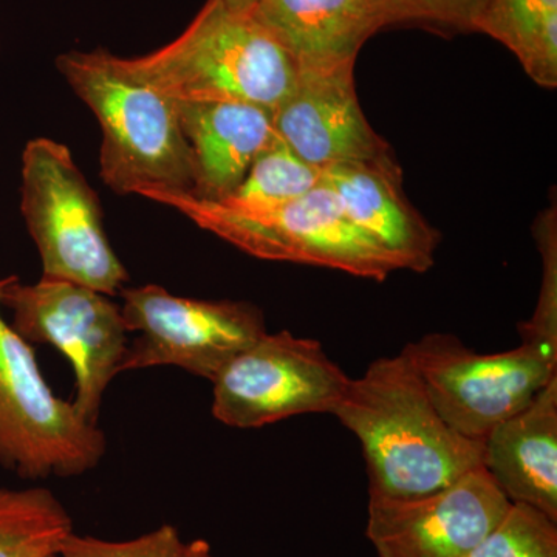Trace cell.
Returning <instances> with one entry per match:
<instances>
[{
	"label": "cell",
	"instance_id": "1",
	"mask_svg": "<svg viewBox=\"0 0 557 557\" xmlns=\"http://www.w3.org/2000/svg\"><path fill=\"white\" fill-rule=\"evenodd\" d=\"M333 416L361 442L369 496H426L482 468L483 443L443 420L403 354L375 359L350 380Z\"/></svg>",
	"mask_w": 557,
	"mask_h": 557
},
{
	"label": "cell",
	"instance_id": "2",
	"mask_svg": "<svg viewBox=\"0 0 557 557\" xmlns=\"http://www.w3.org/2000/svg\"><path fill=\"white\" fill-rule=\"evenodd\" d=\"M57 67L101 127L100 175L120 196L194 188L193 150L177 102L152 89L104 49L72 50Z\"/></svg>",
	"mask_w": 557,
	"mask_h": 557
},
{
	"label": "cell",
	"instance_id": "3",
	"mask_svg": "<svg viewBox=\"0 0 557 557\" xmlns=\"http://www.w3.org/2000/svg\"><path fill=\"white\" fill-rule=\"evenodd\" d=\"M123 64L175 102L240 101L276 110L298 69L251 13L208 0L166 46Z\"/></svg>",
	"mask_w": 557,
	"mask_h": 557
},
{
	"label": "cell",
	"instance_id": "4",
	"mask_svg": "<svg viewBox=\"0 0 557 557\" xmlns=\"http://www.w3.org/2000/svg\"><path fill=\"white\" fill-rule=\"evenodd\" d=\"M139 197L175 209L255 258L325 267L373 281L403 270L394 255L348 220L324 180L299 199L260 211H240L178 190H146Z\"/></svg>",
	"mask_w": 557,
	"mask_h": 557
},
{
	"label": "cell",
	"instance_id": "5",
	"mask_svg": "<svg viewBox=\"0 0 557 557\" xmlns=\"http://www.w3.org/2000/svg\"><path fill=\"white\" fill-rule=\"evenodd\" d=\"M21 212L38 249L42 276L120 295L129 274L104 230L98 194L67 146L38 137L22 152Z\"/></svg>",
	"mask_w": 557,
	"mask_h": 557
},
{
	"label": "cell",
	"instance_id": "6",
	"mask_svg": "<svg viewBox=\"0 0 557 557\" xmlns=\"http://www.w3.org/2000/svg\"><path fill=\"white\" fill-rule=\"evenodd\" d=\"M10 278L0 277V467L24 480L86 474L101 463L108 440L51 391L33 344L3 317Z\"/></svg>",
	"mask_w": 557,
	"mask_h": 557
},
{
	"label": "cell",
	"instance_id": "7",
	"mask_svg": "<svg viewBox=\"0 0 557 557\" xmlns=\"http://www.w3.org/2000/svg\"><path fill=\"white\" fill-rule=\"evenodd\" d=\"M10 324L30 344H49L69 359L75 373L73 408L98 424L102 399L119 375L129 330L112 296L64 281L40 277L24 284L11 274L2 296Z\"/></svg>",
	"mask_w": 557,
	"mask_h": 557
},
{
	"label": "cell",
	"instance_id": "8",
	"mask_svg": "<svg viewBox=\"0 0 557 557\" xmlns=\"http://www.w3.org/2000/svg\"><path fill=\"white\" fill-rule=\"evenodd\" d=\"M401 354L443 420L463 437L482 443L557 376V357L527 343L498 354H478L457 336L431 333Z\"/></svg>",
	"mask_w": 557,
	"mask_h": 557
},
{
	"label": "cell",
	"instance_id": "9",
	"mask_svg": "<svg viewBox=\"0 0 557 557\" xmlns=\"http://www.w3.org/2000/svg\"><path fill=\"white\" fill-rule=\"evenodd\" d=\"M121 313L129 333L120 372L175 366L214 381L226 364L265 335V319L244 300H203L172 295L159 285L124 287Z\"/></svg>",
	"mask_w": 557,
	"mask_h": 557
},
{
	"label": "cell",
	"instance_id": "10",
	"mask_svg": "<svg viewBox=\"0 0 557 557\" xmlns=\"http://www.w3.org/2000/svg\"><path fill=\"white\" fill-rule=\"evenodd\" d=\"M350 379L318 341L269 333L236 355L212 381V416L255 429L306 413H333Z\"/></svg>",
	"mask_w": 557,
	"mask_h": 557
},
{
	"label": "cell",
	"instance_id": "11",
	"mask_svg": "<svg viewBox=\"0 0 557 557\" xmlns=\"http://www.w3.org/2000/svg\"><path fill=\"white\" fill-rule=\"evenodd\" d=\"M509 505L479 468L426 496H369L366 534L379 557H467Z\"/></svg>",
	"mask_w": 557,
	"mask_h": 557
},
{
	"label": "cell",
	"instance_id": "12",
	"mask_svg": "<svg viewBox=\"0 0 557 557\" xmlns=\"http://www.w3.org/2000/svg\"><path fill=\"white\" fill-rule=\"evenodd\" d=\"M354 72L355 64L298 72L295 89L274 110L277 137L318 170L392 156L359 106Z\"/></svg>",
	"mask_w": 557,
	"mask_h": 557
},
{
	"label": "cell",
	"instance_id": "13",
	"mask_svg": "<svg viewBox=\"0 0 557 557\" xmlns=\"http://www.w3.org/2000/svg\"><path fill=\"white\" fill-rule=\"evenodd\" d=\"M348 220L387 249L403 270L426 273L434 265L437 230L410 205L394 157L346 161L324 171Z\"/></svg>",
	"mask_w": 557,
	"mask_h": 557
},
{
	"label": "cell",
	"instance_id": "14",
	"mask_svg": "<svg viewBox=\"0 0 557 557\" xmlns=\"http://www.w3.org/2000/svg\"><path fill=\"white\" fill-rule=\"evenodd\" d=\"M194 160L193 196L223 201L274 139L273 110L240 101L177 102Z\"/></svg>",
	"mask_w": 557,
	"mask_h": 557
},
{
	"label": "cell",
	"instance_id": "15",
	"mask_svg": "<svg viewBox=\"0 0 557 557\" xmlns=\"http://www.w3.org/2000/svg\"><path fill=\"white\" fill-rule=\"evenodd\" d=\"M249 13L298 72L355 64L362 46L384 27L376 0H259Z\"/></svg>",
	"mask_w": 557,
	"mask_h": 557
},
{
	"label": "cell",
	"instance_id": "16",
	"mask_svg": "<svg viewBox=\"0 0 557 557\" xmlns=\"http://www.w3.org/2000/svg\"><path fill=\"white\" fill-rule=\"evenodd\" d=\"M482 468L511 504L557 522V376L483 442Z\"/></svg>",
	"mask_w": 557,
	"mask_h": 557
},
{
	"label": "cell",
	"instance_id": "17",
	"mask_svg": "<svg viewBox=\"0 0 557 557\" xmlns=\"http://www.w3.org/2000/svg\"><path fill=\"white\" fill-rule=\"evenodd\" d=\"M508 47L539 86H557V0H487L478 22Z\"/></svg>",
	"mask_w": 557,
	"mask_h": 557
},
{
	"label": "cell",
	"instance_id": "18",
	"mask_svg": "<svg viewBox=\"0 0 557 557\" xmlns=\"http://www.w3.org/2000/svg\"><path fill=\"white\" fill-rule=\"evenodd\" d=\"M73 531L67 508L42 486H0V557H51Z\"/></svg>",
	"mask_w": 557,
	"mask_h": 557
},
{
	"label": "cell",
	"instance_id": "19",
	"mask_svg": "<svg viewBox=\"0 0 557 557\" xmlns=\"http://www.w3.org/2000/svg\"><path fill=\"white\" fill-rule=\"evenodd\" d=\"M322 180L324 171L300 160L277 137L255 160L228 199L218 203L240 211H260L306 196L310 190L318 188Z\"/></svg>",
	"mask_w": 557,
	"mask_h": 557
},
{
	"label": "cell",
	"instance_id": "20",
	"mask_svg": "<svg viewBox=\"0 0 557 557\" xmlns=\"http://www.w3.org/2000/svg\"><path fill=\"white\" fill-rule=\"evenodd\" d=\"M467 557H557V522L541 509L511 504Z\"/></svg>",
	"mask_w": 557,
	"mask_h": 557
},
{
	"label": "cell",
	"instance_id": "21",
	"mask_svg": "<svg viewBox=\"0 0 557 557\" xmlns=\"http://www.w3.org/2000/svg\"><path fill=\"white\" fill-rule=\"evenodd\" d=\"M542 256V284L533 317L519 325L522 343L557 357V219L556 208L542 212L534 225Z\"/></svg>",
	"mask_w": 557,
	"mask_h": 557
},
{
	"label": "cell",
	"instance_id": "22",
	"mask_svg": "<svg viewBox=\"0 0 557 557\" xmlns=\"http://www.w3.org/2000/svg\"><path fill=\"white\" fill-rule=\"evenodd\" d=\"M487 0H376L384 27L421 24L445 30L475 32Z\"/></svg>",
	"mask_w": 557,
	"mask_h": 557
},
{
	"label": "cell",
	"instance_id": "23",
	"mask_svg": "<svg viewBox=\"0 0 557 557\" xmlns=\"http://www.w3.org/2000/svg\"><path fill=\"white\" fill-rule=\"evenodd\" d=\"M182 539L177 528L161 525L131 541L112 542L70 534L58 557H178Z\"/></svg>",
	"mask_w": 557,
	"mask_h": 557
},
{
	"label": "cell",
	"instance_id": "24",
	"mask_svg": "<svg viewBox=\"0 0 557 557\" xmlns=\"http://www.w3.org/2000/svg\"><path fill=\"white\" fill-rule=\"evenodd\" d=\"M178 557H214L212 556L211 547L203 539H196V541L183 542L180 547Z\"/></svg>",
	"mask_w": 557,
	"mask_h": 557
},
{
	"label": "cell",
	"instance_id": "25",
	"mask_svg": "<svg viewBox=\"0 0 557 557\" xmlns=\"http://www.w3.org/2000/svg\"><path fill=\"white\" fill-rule=\"evenodd\" d=\"M220 2L231 10L240 11V13H249V11L255 9L259 0H220Z\"/></svg>",
	"mask_w": 557,
	"mask_h": 557
},
{
	"label": "cell",
	"instance_id": "26",
	"mask_svg": "<svg viewBox=\"0 0 557 557\" xmlns=\"http://www.w3.org/2000/svg\"><path fill=\"white\" fill-rule=\"evenodd\" d=\"M0 50H2V38H0Z\"/></svg>",
	"mask_w": 557,
	"mask_h": 557
},
{
	"label": "cell",
	"instance_id": "27",
	"mask_svg": "<svg viewBox=\"0 0 557 557\" xmlns=\"http://www.w3.org/2000/svg\"><path fill=\"white\" fill-rule=\"evenodd\" d=\"M51 557H58V555L57 556H51Z\"/></svg>",
	"mask_w": 557,
	"mask_h": 557
}]
</instances>
